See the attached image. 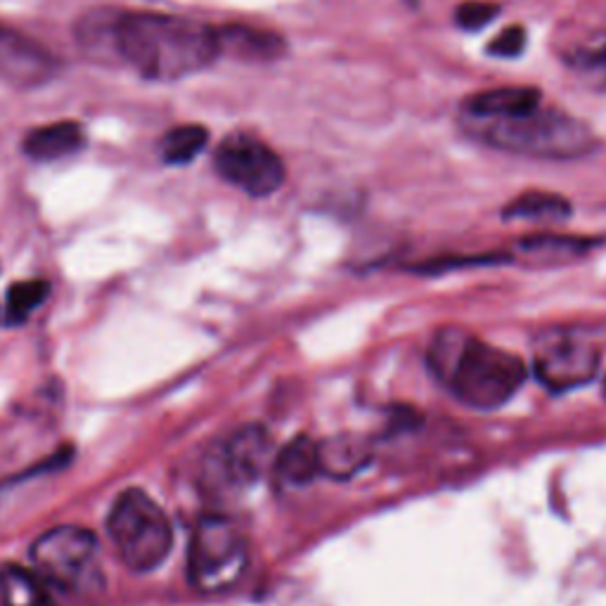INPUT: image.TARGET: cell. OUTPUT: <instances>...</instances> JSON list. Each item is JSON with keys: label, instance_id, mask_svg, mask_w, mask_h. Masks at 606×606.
Wrapping results in <instances>:
<instances>
[{"label": "cell", "instance_id": "obj_14", "mask_svg": "<svg viewBox=\"0 0 606 606\" xmlns=\"http://www.w3.org/2000/svg\"><path fill=\"white\" fill-rule=\"evenodd\" d=\"M218 44H221V55L228 52V55H235L237 60H249V62L280 60L282 52L287 50L282 36L265 29H257V26H245V24L221 26Z\"/></svg>", "mask_w": 606, "mask_h": 606}, {"label": "cell", "instance_id": "obj_13", "mask_svg": "<svg viewBox=\"0 0 606 606\" xmlns=\"http://www.w3.org/2000/svg\"><path fill=\"white\" fill-rule=\"evenodd\" d=\"M540 107V91L531 86H507L476 93L464 103L462 111L472 117L486 119H510L528 115Z\"/></svg>", "mask_w": 606, "mask_h": 606}, {"label": "cell", "instance_id": "obj_7", "mask_svg": "<svg viewBox=\"0 0 606 606\" xmlns=\"http://www.w3.org/2000/svg\"><path fill=\"white\" fill-rule=\"evenodd\" d=\"M602 365V350L583 332H545L533 354V372L555 393H567L590 384Z\"/></svg>", "mask_w": 606, "mask_h": 606}, {"label": "cell", "instance_id": "obj_25", "mask_svg": "<svg viewBox=\"0 0 606 606\" xmlns=\"http://www.w3.org/2000/svg\"><path fill=\"white\" fill-rule=\"evenodd\" d=\"M604 391H606V389H604Z\"/></svg>", "mask_w": 606, "mask_h": 606}, {"label": "cell", "instance_id": "obj_19", "mask_svg": "<svg viewBox=\"0 0 606 606\" xmlns=\"http://www.w3.org/2000/svg\"><path fill=\"white\" fill-rule=\"evenodd\" d=\"M209 143V131L200 123L176 126L162 140V157L166 164H190L200 157Z\"/></svg>", "mask_w": 606, "mask_h": 606}, {"label": "cell", "instance_id": "obj_21", "mask_svg": "<svg viewBox=\"0 0 606 606\" xmlns=\"http://www.w3.org/2000/svg\"><path fill=\"white\" fill-rule=\"evenodd\" d=\"M595 247V239L569 237V235H533L521 242V249L535 257H575V253Z\"/></svg>", "mask_w": 606, "mask_h": 606}, {"label": "cell", "instance_id": "obj_4", "mask_svg": "<svg viewBox=\"0 0 606 606\" xmlns=\"http://www.w3.org/2000/svg\"><path fill=\"white\" fill-rule=\"evenodd\" d=\"M107 533L121 561L135 573L159 569L174 549V528L162 504L143 488H129L115 500Z\"/></svg>", "mask_w": 606, "mask_h": 606}, {"label": "cell", "instance_id": "obj_1", "mask_svg": "<svg viewBox=\"0 0 606 606\" xmlns=\"http://www.w3.org/2000/svg\"><path fill=\"white\" fill-rule=\"evenodd\" d=\"M115 50L119 64L150 81L186 79L221 58L216 26L164 12L121 10Z\"/></svg>", "mask_w": 606, "mask_h": 606}, {"label": "cell", "instance_id": "obj_23", "mask_svg": "<svg viewBox=\"0 0 606 606\" xmlns=\"http://www.w3.org/2000/svg\"><path fill=\"white\" fill-rule=\"evenodd\" d=\"M524 48H526L524 26H507L502 34H498L488 44V55H492V58L512 60V58H519V55L524 52Z\"/></svg>", "mask_w": 606, "mask_h": 606}, {"label": "cell", "instance_id": "obj_24", "mask_svg": "<svg viewBox=\"0 0 606 606\" xmlns=\"http://www.w3.org/2000/svg\"><path fill=\"white\" fill-rule=\"evenodd\" d=\"M573 62L578 69H583V72L592 74L597 81H604L606 86V38L599 40L597 46L578 50Z\"/></svg>", "mask_w": 606, "mask_h": 606}, {"label": "cell", "instance_id": "obj_11", "mask_svg": "<svg viewBox=\"0 0 606 606\" xmlns=\"http://www.w3.org/2000/svg\"><path fill=\"white\" fill-rule=\"evenodd\" d=\"M320 474L318 441L308 439V436H296L273 458V476L282 488H304L313 484Z\"/></svg>", "mask_w": 606, "mask_h": 606}, {"label": "cell", "instance_id": "obj_9", "mask_svg": "<svg viewBox=\"0 0 606 606\" xmlns=\"http://www.w3.org/2000/svg\"><path fill=\"white\" fill-rule=\"evenodd\" d=\"M214 164L223 180L251 197L275 194L287 178L280 154L249 133L225 138L214 154Z\"/></svg>", "mask_w": 606, "mask_h": 606}, {"label": "cell", "instance_id": "obj_2", "mask_svg": "<svg viewBox=\"0 0 606 606\" xmlns=\"http://www.w3.org/2000/svg\"><path fill=\"white\" fill-rule=\"evenodd\" d=\"M429 365L453 396L474 411H498L526 379L519 356L462 330H443L429 348Z\"/></svg>", "mask_w": 606, "mask_h": 606}, {"label": "cell", "instance_id": "obj_8", "mask_svg": "<svg viewBox=\"0 0 606 606\" xmlns=\"http://www.w3.org/2000/svg\"><path fill=\"white\" fill-rule=\"evenodd\" d=\"M97 552L95 533L86 526L64 524L38 535L29 549L32 569L46 583L62 590H79L88 581Z\"/></svg>", "mask_w": 606, "mask_h": 606}, {"label": "cell", "instance_id": "obj_6", "mask_svg": "<svg viewBox=\"0 0 606 606\" xmlns=\"http://www.w3.org/2000/svg\"><path fill=\"white\" fill-rule=\"evenodd\" d=\"M273 458L275 445L265 427H239L206 455L202 484L218 496L239 492L257 484L265 470L273 467Z\"/></svg>", "mask_w": 606, "mask_h": 606}, {"label": "cell", "instance_id": "obj_3", "mask_svg": "<svg viewBox=\"0 0 606 606\" xmlns=\"http://www.w3.org/2000/svg\"><path fill=\"white\" fill-rule=\"evenodd\" d=\"M462 129L488 147L535 159H578L597 147V135L585 121L540 107L510 119L472 117L462 111Z\"/></svg>", "mask_w": 606, "mask_h": 606}, {"label": "cell", "instance_id": "obj_5", "mask_svg": "<svg viewBox=\"0 0 606 606\" xmlns=\"http://www.w3.org/2000/svg\"><path fill=\"white\" fill-rule=\"evenodd\" d=\"M249 567V545L242 528L223 514H206L188 545V581L202 595H221L235 587Z\"/></svg>", "mask_w": 606, "mask_h": 606}, {"label": "cell", "instance_id": "obj_18", "mask_svg": "<svg viewBox=\"0 0 606 606\" xmlns=\"http://www.w3.org/2000/svg\"><path fill=\"white\" fill-rule=\"evenodd\" d=\"M507 221H563L571 216V204L567 197L555 192H524L502 209Z\"/></svg>", "mask_w": 606, "mask_h": 606}, {"label": "cell", "instance_id": "obj_12", "mask_svg": "<svg viewBox=\"0 0 606 606\" xmlns=\"http://www.w3.org/2000/svg\"><path fill=\"white\" fill-rule=\"evenodd\" d=\"M117 8H93L76 20L74 36L76 44L95 62L115 64L117 50H115V36H117Z\"/></svg>", "mask_w": 606, "mask_h": 606}, {"label": "cell", "instance_id": "obj_20", "mask_svg": "<svg viewBox=\"0 0 606 606\" xmlns=\"http://www.w3.org/2000/svg\"><path fill=\"white\" fill-rule=\"evenodd\" d=\"M50 294V285L46 280H24L15 282L8 289L5 299V318L8 322H24L38 306H44Z\"/></svg>", "mask_w": 606, "mask_h": 606}, {"label": "cell", "instance_id": "obj_22", "mask_svg": "<svg viewBox=\"0 0 606 606\" xmlns=\"http://www.w3.org/2000/svg\"><path fill=\"white\" fill-rule=\"evenodd\" d=\"M498 12H500L498 3H488V0H467V3H462L455 10V22L458 26H462V29L478 32L496 20Z\"/></svg>", "mask_w": 606, "mask_h": 606}, {"label": "cell", "instance_id": "obj_16", "mask_svg": "<svg viewBox=\"0 0 606 606\" xmlns=\"http://www.w3.org/2000/svg\"><path fill=\"white\" fill-rule=\"evenodd\" d=\"M320 472L332 478H350L370 464V445L356 433H340L318 443Z\"/></svg>", "mask_w": 606, "mask_h": 606}, {"label": "cell", "instance_id": "obj_17", "mask_svg": "<svg viewBox=\"0 0 606 606\" xmlns=\"http://www.w3.org/2000/svg\"><path fill=\"white\" fill-rule=\"evenodd\" d=\"M0 604L3 606H52L48 583L34 569L20 563L0 567Z\"/></svg>", "mask_w": 606, "mask_h": 606}, {"label": "cell", "instance_id": "obj_10", "mask_svg": "<svg viewBox=\"0 0 606 606\" xmlns=\"http://www.w3.org/2000/svg\"><path fill=\"white\" fill-rule=\"evenodd\" d=\"M60 62L26 34L0 24V83L12 88H38L55 79Z\"/></svg>", "mask_w": 606, "mask_h": 606}, {"label": "cell", "instance_id": "obj_15", "mask_svg": "<svg viewBox=\"0 0 606 606\" xmlns=\"http://www.w3.org/2000/svg\"><path fill=\"white\" fill-rule=\"evenodd\" d=\"M86 145V131L76 121H58L40 126L24 138L26 157L36 162H55L69 157Z\"/></svg>", "mask_w": 606, "mask_h": 606}]
</instances>
